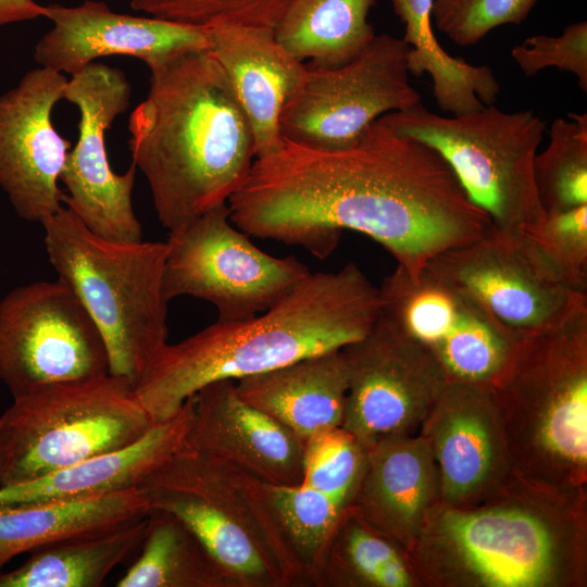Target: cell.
I'll list each match as a JSON object with an SVG mask.
<instances>
[{
	"label": "cell",
	"instance_id": "cell-35",
	"mask_svg": "<svg viewBox=\"0 0 587 587\" xmlns=\"http://www.w3.org/2000/svg\"><path fill=\"white\" fill-rule=\"evenodd\" d=\"M524 232L574 291L587 294V204L545 212Z\"/></svg>",
	"mask_w": 587,
	"mask_h": 587
},
{
	"label": "cell",
	"instance_id": "cell-24",
	"mask_svg": "<svg viewBox=\"0 0 587 587\" xmlns=\"http://www.w3.org/2000/svg\"><path fill=\"white\" fill-rule=\"evenodd\" d=\"M239 396L303 440L342 425L348 374L333 350L236 380Z\"/></svg>",
	"mask_w": 587,
	"mask_h": 587
},
{
	"label": "cell",
	"instance_id": "cell-26",
	"mask_svg": "<svg viewBox=\"0 0 587 587\" xmlns=\"http://www.w3.org/2000/svg\"><path fill=\"white\" fill-rule=\"evenodd\" d=\"M390 1L404 24L408 71L414 76H430L433 95L442 112L461 115L495 104L500 86L491 68L452 57L437 41L432 25L434 0Z\"/></svg>",
	"mask_w": 587,
	"mask_h": 587
},
{
	"label": "cell",
	"instance_id": "cell-23",
	"mask_svg": "<svg viewBox=\"0 0 587 587\" xmlns=\"http://www.w3.org/2000/svg\"><path fill=\"white\" fill-rule=\"evenodd\" d=\"M192 413L191 397L172 417L142 437L30 482L0 487V503L64 501L139 487L165 459L184 446Z\"/></svg>",
	"mask_w": 587,
	"mask_h": 587
},
{
	"label": "cell",
	"instance_id": "cell-16",
	"mask_svg": "<svg viewBox=\"0 0 587 587\" xmlns=\"http://www.w3.org/2000/svg\"><path fill=\"white\" fill-rule=\"evenodd\" d=\"M130 85L118 68L92 62L67 80L63 99L79 111L78 138L60 180L63 203L96 235L120 242L142 240L132 202L137 167L115 173L108 158L105 132L130 104Z\"/></svg>",
	"mask_w": 587,
	"mask_h": 587
},
{
	"label": "cell",
	"instance_id": "cell-31",
	"mask_svg": "<svg viewBox=\"0 0 587 587\" xmlns=\"http://www.w3.org/2000/svg\"><path fill=\"white\" fill-rule=\"evenodd\" d=\"M549 145L534 159V180L545 212L587 204V114L557 117Z\"/></svg>",
	"mask_w": 587,
	"mask_h": 587
},
{
	"label": "cell",
	"instance_id": "cell-19",
	"mask_svg": "<svg viewBox=\"0 0 587 587\" xmlns=\"http://www.w3.org/2000/svg\"><path fill=\"white\" fill-rule=\"evenodd\" d=\"M53 26L36 43L40 65L74 76L98 58L128 55L148 67L192 50L210 49L208 28L112 11L104 2L46 5Z\"/></svg>",
	"mask_w": 587,
	"mask_h": 587
},
{
	"label": "cell",
	"instance_id": "cell-32",
	"mask_svg": "<svg viewBox=\"0 0 587 587\" xmlns=\"http://www.w3.org/2000/svg\"><path fill=\"white\" fill-rule=\"evenodd\" d=\"M265 490L283 536L312 586L313 572L346 507L301 484L265 483Z\"/></svg>",
	"mask_w": 587,
	"mask_h": 587
},
{
	"label": "cell",
	"instance_id": "cell-5",
	"mask_svg": "<svg viewBox=\"0 0 587 587\" xmlns=\"http://www.w3.org/2000/svg\"><path fill=\"white\" fill-rule=\"evenodd\" d=\"M489 391L515 473L587 487V294L521 339Z\"/></svg>",
	"mask_w": 587,
	"mask_h": 587
},
{
	"label": "cell",
	"instance_id": "cell-14",
	"mask_svg": "<svg viewBox=\"0 0 587 587\" xmlns=\"http://www.w3.org/2000/svg\"><path fill=\"white\" fill-rule=\"evenodd\" d=\"M348 374L342 427L366 448L414 435L449 382L432 352L384 315L341 349Z\"/></svg>",
	"mask_w": 587,
	"mask_h": 587
},
{
	"label": "cell",
	"instance_id": "cell-21",
	"mask_svg": "<svg viewBox=\"0 0 587 587\" xmlns=\"http://www.w3.org/2000/svg\"><path fill=\"white\" fill-rule=\"evenodd\" d=\"M438 501V471L424 436H387L367 448L365 470L351 504L408 554Z\"/></svg>",
	"mask_w": 587,
	"mask_h": 587
},
{
	"label": "cell",
	"instance_id": "cell-22",
	"mask_svg": "<svg viewBox=\"0 0 587 587\" xmlns=\"http://www.w3.org/2000/svg\"><path fill=\"white\" fill-rule=\"evenodd\" d=\"M208 30L210 50L252 128L255 159L277 151L284 142L283 108L301 84L307 64L276 40L271 27L223 25Z\"/></svg>",
	"mask_w": 587,
	"mask_h": 587
},
{
	"label": "cell",
	"instance_id": "cell-8",
	"mask_svg": "<svg viewBox=\"0 0 587 587\" xmlns=\"http://www.w3.org/2000/svg\"><path fill=\"white\" fill-rule=\"evenodd\" d=\"M154 424L134 387L111 374L14 397L0 416V487L121 449Z\"/></svg>",
	"mask_w": 587,
	"mask_h": 587
},
{
	"label": "cell",
	"instance_id": "cell-30",
	"mask_svg": "<svg viewBox=\"0 0 587 587\" xmlns=\"http://www.w3.org/2000/svg\"><path fill=\"white\" fill-rule=\"evenodd\" d=\"M140 548L117 587H230L200 539L168 512L150 510Z\"/></svg>",
	"mask_w": 587,
	"mask_h": 587
},
{
	"label": "cell",
	"instance_id": "cell-2",
	"mask_svg": "<svg viewBox=\"0 0 587 587\" xmlns=\"http://www.w3.org/2000/svg\"><path fill=\"white\" fill-rule=\"evenodd\" d=\"M409 557L421 587H586L587 487L513 472L476 503L438 501Z\"/></svg>",
	"mask_w": 587,
	"mask_h": 587
},
{
	"label": "cell",
	"instance_id": "cell-4",
	"mask_svg": "<svg viewBox=\"0 0 587 587\" xmlns=\"http://www.w3.org/2000/svg\"><path fill=\"white\" fill-rule=\"evenodd\" d=\"M378 288L353 262L311 273L266 311L216 321L150 360L134 390L154 423L176 414L204 385L238 380L359 340L380 315Z\"/></svg>",
	"mask_w": 587,
	"mask_h": 587
},
{
	"label": "cell",
	"instance_id": "cell-38",
	"mask_svg": "<svg viewBox=\"0 0 587 587\" xmlns=\"http://www.w3.org/2000/svg\"><path fill=\"white\" fill-rule=\"evenodd\" d=\"M46 7L34 0H0V27L10 23L45 17Z\"/></svg>",
	"mask_w": 587,
	"mask_h": 587
},
{
	"label": "cell",
	"instance_id": "cell-20",
	"mask_svg": "<svg viewBox=\"0 0 587 587\" xmlns=\"http://www.w3.org/2000/svg\"><path fill=\"white\" fill-rule=\"evenodd\" d=\"M191 400L183 448L224 459L267 484L302 483L305 440L246 402L236 380L209 383Z\"/></svg>",
	"mask_w": 587,
	"mask_h": 587
},
{
	"label": "cell",
	"instance_id": "cell-36",
	"mask_svg": "<svg viewBox=\"0 0 587 587\" xmlns=\"http://www.w3.org/2000/svg\"><path fill=\"white\" fill-rule=\"evenodd\" d=\"M538 0H434L432 22L459 46L480 41L494 28L521 24Z\"/></svg>",
	"mask_w": 587,
	"mask_h": 587
},
{
	"label": "cell",
	"instance_id": "cell-10",
	"mask_svg": "<svg viewBox=\"0 0 587 587\" xmlns=\"http://www.w3.org/2000/svg\"><path fill=\"white\" fill-rule=\"evenodd\" d=\"M162 292L190 296L217 311V321L253 317L287 296L312 272L296 257H273L235 226L228 204L168 232Z\"/></svg>",
	"mask_w": 587,
	"mask_h": 587
},
{
	"label": "cell",
	"instance_id": "cell-15",
	"mask_svg": "<svg viewBox=\"0 0 587 587\" xmlns=\"http://www.w3.org/2000/svg\"><path fill=\"white\" fill-rule=\"evenodd\" d=\"M471 294L517 339L558 317L577 294L530 237L492 223L425 266Z\"/></svg>",
	"mask_w": 587,
	"mask_h": 587
},
{
	"label": "cell",
	"instance_id": "cell-28",
	"mask_svg": "<svg viewBox=\"0 0 587 587\" xmlns=\"http://www.w3.org/2000/svg\"><path fill=\"white\" fill-rule=\"evenodd\" d=\"M147 516L114 529L64 539L35 550L17 569L0 572V587L102 586L111 571L140 548Z\"/></svg>",
	"mask_w": 587,
	"mask_h": 587
},
{
	"label": "cell",
	"instance_id": "cell-27",
	"mask_svg": "<svg viewBox=\"0 0 587 587\" xmlns=\"http://www.w3.org/2000/svg\"><path fill=\"white\" fill-rule=\"evenodd\" d=\"M315 587H421L410 557L347 505L312 575Z\"/></svg>",
	"mask_w": 587,
	"mask_h": 587
},
{
	"label": "cell",
	"instance_id": "cell-29",
	"mask_svg": "<svg viewBox=\"0 0 587 587\" xmlns=\"http://www.w3.org/2000/svg\"><path fill=\"white\" fill-rule=\"evenodd\" d=\"M375 0H289L274 26L276 40L310 65L337 67L375 37L367 15Z\"/></svg>",
	"mask_w": 587,
	"mask_h": 587
},
{
	"label": "cell",
	"instance_id": "cell-1",
	"mask_svg": "<svg viewBox=\"0 0 587 587\" xmlns=\"http://www.w3.org/2000/svg\"><path fill=\"white\" fill-rule=\"evenodd\" d=\"M227 204L233 224L248 236L299 246L321 260L344 230L361 233L410 277L491 224L436 150L378 120L341 148L284 139L254 160Z\"/></svg>",
	"mask_w": 587,
	"mask_h": 587
},
{
	"label": "cell",
	"instance_id": "cell-13",
	"mask_svg": "<svg viewBox=\"0 0 587 587\" xmlns=\"http://www.w3.org/2000/svg\"><path fill=\"white\" fill-rule=\"evenodd\" d=\"M380 314L427 348L449 382L490 390L521 341L471 294L428 268L397 265L378 287Z\"/></svg>",
	"mask_w": 587,
	"mask_h": 587
},
{
	"label": "cell",
	"instance_id": "cell-34",
	"mask_svg": "<svg viewBox=\"0 0 587 587\" xmlns=\"http://www.w3.org/2000/svg\"><path fill=\"white\" fill-rule=\"evenodd\" d=\"M289 0H130L135 11L160 20L212 28L223 25L271 27Z\"/></svg>",
	"mask_w": 587,
	"mask_h": 587
},
{
	"label": "cell",
	"instance_id": "cell-18",
	"mask_svg": "<svg viewBox=\"0 0 587 587\" xmlns=\"http://www.w3.org/2000/svg\"><path fill=\"white\" fill-rule=\"evenodd\" d=\"M417 434L430 445L442 503L453 507L476 503L514 472L487 389L448 382Z\"/></svg>",
	"mask_w": 587,
	"mask_h": 587
},
{
	"label": "cell",
	"instance_id": "cell-12",
	"mask_svg": "<svg viewBox=\"0 0 587 587\" xmlns=\"http://www.w3.org/2000/svg\"><path fill=\"white\" fill-rule=\"evenodd\" d=\"M108 374L99 329L60 279L18 286L0 300V380L13 398Z\"/></svg>",
	"mask_w": 587,
	"mask_h": 587
},
{
	"label": "cell",
	"instance_id": "cell-25",
	"mask_svg": "<svg viewBox=\"0 0 587 587\" xmlns=\"http://www.w3.org/2000/svg\"><path fill=\"white\" fill-rule=\"evenodd\" d=\"M149 512L140 487L64 501L0 503V572L18 554L114 529Z\"/></svg>",
	"mask_w": 587,
	"mask_h": 587
},
{
	"label": "cell",
	"instance_id": "cell-3",
	"mask_svg": "<svg viewBox=\"0 0 587 587\" xmlns=\"http://www.w3.org/2000/svg\"><path fill=\"white\" fill-rule=\"evenodd\" d=\"M147 98L129 115L128 147L158 218L178 229L227 203L255 160L250 123L210 49L152 65Z\"/></svg>",
	"mask_w": 587,
	"mask_h": 587
},
{
	"label": "cell",
	"instance_id": "cell-33",
	"mask_svg": "<svg viewBox=\"0 0 587 587\" xmlns=\"http://www.w3.org/2000/svg\"><path fill=\"white\" fill-rule=\"evenodd\" d=\"M367 459V448L342 426L314 434L304 441L301 485L339 504H351Z\"/></svg>",
	"mask_w": 587,
	"mask_h": 587
},
{
	"label": "cell",
	"instance_id": "cell-9",
	"mask_svg": "<svg viewBox=\"0 0 587 587\" xmlns=\"http://www.w3.org/2000/svg\"><path fill=\"white\" fill-rule=\"evenodd\" d=\"M378 121L436 150L494 225L525 230L545 214L534 159L546 124L534 111L508 113L491 104L446 117L419 102Z\"/></svg>",
	"mask_w": 587,
	"mask_h": 587
},
{
	"label": "cell",
	"instance_id": "cell-37",
	"mask_svg": "<svg viewBox=\"0 0 587 587\" xmlns=\"http://www.w3.org/2000/svg\"><path fill=\"white\" fill-rule=\"evenodd\" d=\"M511 57L526 76L554 67L577 77L587 91V23L566 26L560 36L536 35L512 48Z\"/></svg>",
	"mask_w": 587,
	"mask_h": 587
},
{
	"label": "cell",
	"instance_id": "cell-7",
	"mask_svg": "<svg viewBox=\"0 0 587 587\" xmlns=\"http://www.w3.org/2000/svg\"><path fill=\"white\" fill-rule=\"evenodd\" d=\"M41 225L58 279L78 298L104 340L110 374L134 387L167 344L166 242L102 238L67 207Z\"/></svg>",
	"mask_w": 587,
	"mask_h": 587
},
{
	"label": "cell",
	"instance_id": "cell-6",
	"mask_svg": "<svg viewBox=\"0 0 587 587\" xmlns=\"http://www.w3.org/2000/svg\"><path fill=\"white\" fill-rule=\"evenodd\" d=\"M150 510L184 522L230 587L311 586L287 545L265 483L224 459L179 449L139 486Z\"/></svg>",
	"mask_w": 587,
	"mask_h": 587
},
{
	"label": "cell",
	"instance_id": "cell-11",
	"mask_svg": "<svg viewBox=\"0 0 587 587\" xmlns=\"http://www.w3.org/2000/svg\"><path fill=\"white\" fill-rule=\"evenodd\" d=\"M408 51L402 38L382 34L344 65L307 64L279 117L283 138L315 148L346 147L380 116L421 102L409 79Z\"/></svg>",
	"mask_w": 587,
	"mask_h": 587
},
{
	"label": "cell",
	"instance_id": "cell-17",
	"mask_svg": "<svg viewBox=\"0 0 587 587\" xmlns=\"http://www.w3.org/2000/svg\"><path fill=\"white\" fill-rule=\"evenodd\" d=\"M67 80L39 66L0 95V188L17 215L42 223L63 207L59 188L71 141L52 123Z\"/></svg>",
	"mask_w": 587,
	"mask_h": 587
}]
</instances>
